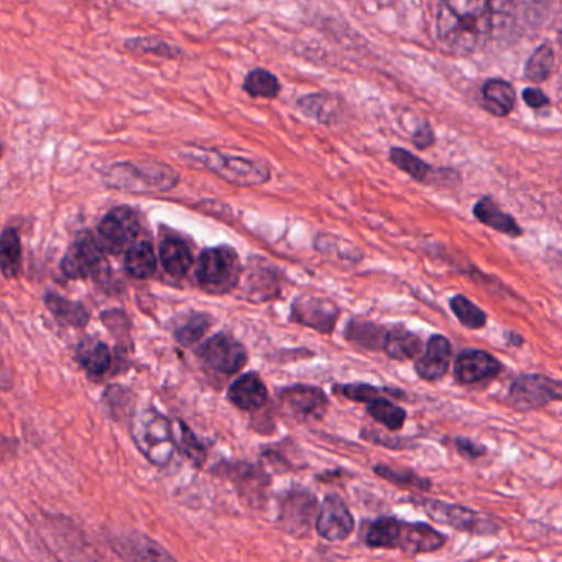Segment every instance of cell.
I'll use <instances>...</instances> for the list:
<instances>
[{
    "label": "cell",
    "instance_id": "obj_1",
    "mask_svg": "<svg viewBox=\"0 0 562 562\" xmlns=\"http://www.w3.org/2000/svg\"><path fill=\"white\" fill-rule=\"evenodd\" d=\"M495 28V4L482 0H447L437 11V35L457 55L480 50Z\"/></svg>",
    "mask_w": 562,
    "mask_h": 562
},
{
    "label": "cell",
    "instance_id": "obj_2",
    "mask_svg": "<svg viewBox=\"0 0 562 562\" xmlns=\"http://www.w3.org/2000/svg\"><path fill=\"white\" fill-rule=\"evenodd\" d=\"M176 153L188 165L208 170L233 185L257 186L271 179L269 169L264 163L244 157L228 156L220 150L185 147Z\"/></svg>",
    "mask_w": 562,
    "mask_h": 562
},
{
    "label": "cell",
    "instance_id": "obj_3",
    "mask_svg": "<svg viewBox=\"0 0 562 562\" xmlns=\"http://www.w3.org/2000/svg\"><path fill=\"white\" fill-rule=\"evenodd\" d=\"M179 173L172 167L150 160L113 163L103 172L106 186L129 194L167 192L179 183Z\"/></svg>",
    "mask_w": 562,
    "mask_h": 562
},
{
    "label": "cell",
    "instance_id": "obj_4",
    "mask_svg": "<svg viewBox=\"0 0 562 562\" xmlns=\"http://www.w3.org/2000/svg\"><path fill=\"white\" fill-rule=\"evenodd\" d=\"M133 439L140 452L157 467H167L175 457L173 423L156 410H142L133 423Z\"/></svg>",
    "mask_w": 562,
    "mask_h": 562
},
{
    "label": "cell",
    "instance_id": "obj_5",
    "mask_svg": "<svg viewBox=\"0 0 562 562\" xmlns=\"http://www.w3.org/2000/svg\"><path fill=\"white\" fill-rule=\"evenodd\" d=\"M241 261L230 246L208 248L198 257L195 277L207 293L223 294L240 283Z\"/></svg>",
    "mask_w": 562,
    "mask_h": 562
},
{
    "label": "cell",
    "instance_id": "obj_6",
    "mask_svg": "<svg viewBox=\"0 0 562 562\" xmlns=\"http://www.w3.org/2000/svg\"><path fill=\"white\" fill-rule=\"evenodd\" d=\"M420 505L434 521L443 523L459 531L470 532V535H496L502 529V525L492 516L466 506L450 505V503L431 498L420 500Z\"/></svg>",
    "mask_w": 562,
    "mask_h": 562
},
{
    "label": "cell",
    "instance_id": "obj_7",
    "mask_svg": "<svg viewBox=\"0 0 562 562\" xmlns=\"http://www.w3.org/2000/svg\"><path fill=\"white\" fill-rule=\"evenodd\" d=\"M140 233V221L129 207L111 210L98 227L100 246L113 254L126 253Z\"/></svg>",
    "mask_w": 562,
    "mask_h": 562
},
{
    "label": "cell",
    "instance_id": "obj_8",
    "mask_svg": "<svg viewBox=\"0 0 562 562\" xmlns=\"http://www.w3.org/2000/svg\"><path fill=\"white\" fill-rule=\"evenodd\" d=\"M561 400V383L542 375H523L509 387L506 403L516 411H532Z\"/></svg>",
    "mask_w": 562,
    "mask_h": 562
},
{
    "label": "cell",
    "instance_id": "obj_9",
    "mask_svg": "<svg viewBox=\"0 0 562 562\" xmlns=\"http://www.w3.org/2000/svg\"><path fill=\"white\" fill-rule=\"evenodd\" d=\"M202 362L221 375H234L248 362L246 348L233 336L218 333L198 348Z\"/></svg>",
    "mask_w": 562,
    "mask_h": 562
},
{
    "label": "cell",
    "instance_id": "obj_10",
    "mask_svg": "<svg viewBox=\"0 0 562 562\" xmlns=\"http://www.w3.org/2000/svg\"><path fill=\"white\" fill-rule=\"evenodd\" d=\"M103 266V248L90 233L80 234L61 260V271L70 279H87Z\"/></svg>",
    "mask_w": 562,
    "mask_h": 562
},
{
    "label": "cell",
    "instance_id": "obj_11",
    "mask_svg": "<svg viewBox=\"0 0 562 562\" xmlns=\"http://www.w3.org/2000/svg\"><path fill=\"white\" fill-rule=\"evenodd\" d=\"M339 313V307L332 300L303 294V296L294 300L293 309H290V320L317 330V332L332 333Z\"/></svg>",
    "mask_w": 562,
    "mask_h": 562
},
{
    "label": "cell",
    "instance_id": "obj_12",
    "mask_svg": "<svg viewBox=\"0 0 562 562\" xmlns=\"http://www.w3.org/2000/svg\"><path fill=\"white\" fill-rule=\"evenodd\" d=\"M280 404L287 414L299 421H319L329 410V400L319 388L299 387L286 388L280 391Z\"/></svg>",
    "mask_w": 562,
    "mask_h": 562
},
{
    "label": "cell",
    "instance_id": "obj_13",
    "mask_svg": "<svg viewBox=\"0 0 562 562\" xmlns=\"http://www.w3.org/2000/svg\"><path fill=\"white\" fill-rule=\"evenodd\" d=\"M317 532L326 541H345L355 528L352 513L339 495H329L323 500L322 508L316 519Z\"/></svg>",
    "mask_w": 562,
    "mask_h": 562
},
{
    "label": "cell",
    "instance_id": "obj_14",
    "mask_svg": "<svg viewBox=\"0 0 562 562\" xmlns=\"http://www.w3.org/2000/svg\"><path fill=\"white\" fill-rule=\"evenodd\" d=\"M317 513V500L306 490L287 493L280 508V523L289 535L303 536L309 532Z\"/></svg>",
    "mask_w": 562,
    "mask_h": 562
},
{
    "label": "cell",
    "instance_id": "obj_15",
    "mask_svg": "<svg viewBox=\"0 0 562 562\" xmlns=\"http://www.w3.org/2000/svg\"><path fill=\"white\" fill-rule=\"evenodd\" d=\"M113 546L124 562H176L162 546L140 532H119Z\"/></svg>",
    "mask_w": 562,
    "mask_h": 562
},
{
    "label": "cell",
    "instance_id": "obj_16",
    "mask_svg": "<svg viewBox=\"0 0 562 562\" xmlns=\"http://www.w3.org/2000/svg\"><path fill=\"white\" fill-rule=\"evenodd\" d=\"M502 365L495 356L482 349H466L456 359V380L460 385H475L496 377Z\"/></svg>",
    "mask_w": 562,
    "mask_h": 562
},
{
    "label": "cell",
    "instance_id": "obj_17",
    "mask_svg": "<svg viewBox=\"0 0 562 562\" xmlns=\"http://www.w3.org/2000/svg\"><path fill=\"white\" fill-rule=\"evenodd\" d=\"M452 358V345L443 335H433L427 342L426 352L416 362V372L426 381H439L446 377Z\"/></svg>",
    "mask_w": 562,
    "mask_h": 562
},
{
    "label": "cell",
    "instance_id": "obj_18",
    "mask_svg": "<svg viewBox=\"0 0 562 562\" xmlns=\"http://www.w3.org/2000/svg\"><path fill=\"white\" fill-rule=\"evenodd\" d=\"M446 536L426 523H401L400 548L410 554L437 551L446 544Z\"/></svg>",
    "mask_w": 562,
    "mask_h": 562
},
{
    "label": "cell",
    "instance_id": "obj_19",
    "mask_svg": "<svg viewBox=\"0 0 562 562\" xmlns=\"http://www.w3.org/2000/svg\"><path fill=\"white\" fill-rule=\"evenodd\" d=\"M228 400L241 411H256L267 401V388L256 372L238 378L228 391Z\"/></svg>",
    "mask_w": 562,
    "mask_h": 562
},
{
    "label": "cell",
    "instance_id": "obj_20",
    "mask_svg": "<svg viewBox=\"0 0 562 562\" xmlns=\"http://www.w3.org/2000/svg\"><path fill=\"white\" fill-rule=\"evenodd\" d=\"M159 256L163 269L172 277H183L194 266V254L182 238H163Z\"/></svg>",
    "mask_w": 562,
    "mask_h": 562
},
{
    "label": "cell",
    "instance_id": "obj_21",
    "mask_svg": "<svg viewBox=\"0 0 562 562\" xmlns=\"http://www.w3.org/2000/svg\"><path fill=\"white\" fill-rule=\"evenodd\" d=\"M516 103L515 88L508 81L492 78L482 88V104L493 116L505 117Z\"/></svg>",
    "mask_w": 562,
    "mask_h": 562
},
{
    "label": "cell",
    "instance_id": "obj_22",
    "mask_svg": "<svg viewBox=\"0 0 562 562\" xmlns=\"http://www.w3.org/2000/svg\"><path fill=\"white\" fill-rule=\"evenodd\" d=\"M473 215L480 223L486 225V227L506 234V237L518 238L523 234V230L516 223L515 218L500 210L498 205L492 198L483 197L482 200L477 202L475 207H473Z\"/></svg>",
    "mask_w": 562,
    "mask_h": 562
},
{
    "label": "cell",
    "instance_id": "obj_23",
    "mask_svg": "<svg viewBox=\"0 0 562 562\" xmlns=\"http://www.w3.org/2000/svg\"><path fill=\"white\" fill-rule=\"evenodd\" d=\"M22 269V243L19 231L8 228L0 234V273L8 279H14Z\"/></svg>",
    "mask_w": 562,
    "mask_h": 562
},
{
    "label": "cell",
    "instance_id": "obj_24",
    "mask_svg": "<svg viewBox=\"0 0 562 562\" xmlns=\"http://www.w3.org/2000/svg\"><path fill=\"white\" fill-rule=\"evenodd\" d=\"M126 271L136 279H147L157 271V256L152 244L147 241H136L126 251Z\"/></svg>",
    "mask_w": 562,
    "mask_h": 562
},
{
    "label": "cell",
    "instance_id": "obj_25",
    "mask_svg": "<svg viewBox=\"0 0 562 562\" xmlns=\"http://www.w3.org/2000/svg\"><path fill=\"white\" fill-rule=\"evenodd\" d=\"M421 339L406 329L388 330L383 340V349L390 358L404 362L414 358L421 352Z\"/></svg>",
    "mask_w": 562,
    "mask_h": 562
},
{
    "label": "cell",
    "instance_id": "obj_26",
    "mask_svg": "<svg viewBox=\"0 0 562 562\" xmlns=\"http://www.w3.org/2000/svg\"><path fill=\"white\" fill-rule=\"evenodd\" d=\"M45 306L60 322L67 323V325L80 329V326L87 325L88 320H90V312L83 303L71 302V300L65 299L58 294H47Z\"/></svg>",
    "mask_w": 562,
    "mask_h": 562
},
{
    "label": "cell",
    "instance_id": "obj_27",
    "mask_svg": "<svg viewBox=\"0 0 562 562\" xmlns=\"http://www.w3.org/2000/svg\"><path fill=\"white\" fill-rule=\"evenodd\" d=\"M81 366L93 377H103L111 366V352L100 340H87L78 348Z\"/></svg>",
    "mask_w": 562,
    "mask_h": 562
},
{
    "label": "cell",
    "instance_id": "obj_28",
    "mask_svg": "<svg viewBox=\"0 0 562 562\" xmlns=\"http://www.w3.org/2000/svg\"><path fill=\"white\" fill-rule=\"evenodd\" d=\"M297 106L306 116L313 117L319 123L330 124L339 117V100L330 94H307L300 98Z\"/></svg>",
    "mask_w": 562,
    "mask_h": 562
},
{
    "label": "cell",
    "instance_id": "obj_29",
    "mask_svg": "<svg viewBox=\"0 0 562 562\" xmlns=\"http://www.w3.org/2000/svg\"><path fill=\"white\" fill-rule=\"evenodd\" d=\"M400 521L393 518H381L368 526L365 541L369 548L393 549L400 544Z\"/></svg>",
    "mask_w": 562,
    "mask_h": 562
},
{
    "label": "cell",
    "instance_id": "obj_30",
    "mask_svg": "<svg viewBox=\"0 0 562 562\" xmlns=\"http://www.w3.org/2000/svg\"><path fill=\"white\" fill-rule=\"evenodd\" d=\"M390 160L398 169L403 170L417 182H429L431 175H433V167L429 163L424 162L410 150L401 149V147H393L390 150Z\"/></svg>",
    "mask_w": 562,
    "mask_h": 562
},
{
    "label": "cell",
    "instance_id": "obj_31",
    "mask_svg": "<svg viewBox=\"0 0 562 562\" xmlns=\"http://www.w3.org/2000/svg\"><path fill=\"white\" fill-rule=\"evenodd\" d=\"M368 413L372 420L383 424L390 431H400L406 423V411L394 404L393 401L387 400V398L369 403Z\"/></svg>",
    "mask_w": 562,
    "mask_h": 562
},
{
    "label": "cell",
    "instance_id": "obj_32",
    "mask_svg": "<svg viewBox=\"0 0 562 562\" xmlns=\"http://www.w3.org/2000/svg\"><path fill=\"white\" fill-rule=\"evenodd\" d=\"M554 67V51L551 45L542 44L541 47L532 51L529 60L526 61L525 77L531 83H542L548 80Z\"/></svg>",
    "mask_w": 562,
    "mask_h": 562
},
{
    "label": "cell",
    "instance_id": "obj_33",
    "mask_svg": "<svg viewBox=\"0 0 562 562\" xmlns=\"http://www.w3.org/2000/svg\"><path fill=\"white\" fill-rule=\"evenodd\" d=\"M243 88L250 96L271 100V98H276L279 94L280 83L276 74L263 70V68H256L248 74Z\"/></svg>",
    "mask_w": 562,
    "mask_h": 562
},
{
    "label": "cell",
    "instance_id": "obj_34",
    "mask_svg": "<svg viewBox=\"0 0 562 562\" xmlns=\"http://www.w3.org/2000/svg\"><path fill=\"white\" fill-rule=\"evenodd\" d=\"M450 309L467 329L479 330L485 326L486 313L466 296H454L450 299Z\"/></svg>",
    "mask_w": 562,
    "mask_h": 562
},
{
    "label": "cell",
    "instance_id": "obj_35",
    "mask_svg": "<svg viewBox=\"0 0 562 562\" xmlns=\"http://www.w3.org/2000/svg\"><path fill=\"white\" fill-rule=\"evenodd\" d=\"M387 332H381L380 326L372 325L368 322H352L346 330V336L353 342H358L359 345L366 348H383V340Z\"/></svg>",
    "mask_w": 562,
    "mask_h": 562
},
{
    "label": "cell",
    "instance_id": "obj_36",
    "mask_svg": "<svg viewBox=\"0 0 562 562\" xmlns=\"http://www.w3.org/2000/svg\"><path fill=\"white\" fill-rule=\"evenodd\" d=\"M176 426H179V429H173L176 449L182 450L185 457H188L195 466H202L205 462V457H207L204 447L195 439L194 434L191 433V429L185 424L176 423Z\"/></svg>",
    "mask_w": 562,
    "mask_h": 562
},
{
    "label": "cell",
    "instance_id": "obj_37",
    "mask_svg": "<svg viewBox=\"0 0 562 562\" xmlns=\"http://www.w3.org/2000/svg\"><path fill=\"white\" fill-rule=\"evenodd\" d=\"M336 393H342L343 397L348 398V400L356 401V403H372V401L381 400L385 398V394H398L397 391L387 390V388H377L371 387V385H343V387L335 388Z\"/></svg>",
    "mask_w": 562,
    "mask_h": 562
},
{
    "label": "cell",
    "instance_id": "obj_38",
    "mask_svg": "<svg viewBox=\"0 0 562 562\" xmlns=\"http://www.w3.org/2000/svg\"><path fill=\"white\" fill-rule=\"evenodd\" d=\"M210 325V317L205 316V313H195L194 317H191V319L186 320V322L176 330V340H179L183 346H192L207 333Z\"/></svg>",
    "mask_w": 562,
    "mask_h": 562
},
{
    "label": "cell",
    "instance_id": "obj_39",
    "mask_svg": "<svg viewBox=\"0 0 562 562\" xmlns=\"http://www.w3.org/2000/svg\"><path fill=\"white\" fill-rule=\"evenodd\" d=\"M234 472L238 473L237 482L241 483V492L250 496L263 495L267 477L260 469L251 466L234 467Z\"/></svg>",
    "mask_w": 562,
    "mask_h": 562
},
{
    "label": "cell",
    "instance_id": "obj_40",
    "mask_svg": "<svg viewBox=\"0 0 562 562\" xmlns=\"http://www.w3.org/2000/svg\"><path fill=\"white\" fill-rule=\"evenodd\" d=\"M375 472L377 475L383 477L388 482L397 483V485L401 486H411V489L431 490L433 483L427 479H423V477L416 475V473L410 472H400V470L390 469V467L377 466L375 467Z\"/></svg>",
    "mask_w": 562,
    "mask_h": 562
},
{
    "label": "cell",
    "instance_id": "obj_41",
    "mask_svg": "<svg viewBox=\"0 0 562 562\" xmlns=\"http://www.w3.org/2000/svg\"><path fill=\"white\" fill-rule=\"evenodd\" d=\"M127 48L133 51H157L156 55L163 57H175L173 48L165 42L152 41V38H136V41L127 42Z\"/></svg>",
    "mask_w": 562,
    "mask_h": 562
},
{
    "label": "cell",
    "instance_id": "obj_42",
    "mask_svg": "<svg viewBox=\"0 0 562 562\" xmlns=\"http://www.w3.org/2000/svg\"><path fill=\"white\" fill-rule=\"evenodd\" d=\"M523 100L531 110H541V107H546L549 104V98L538 88H526L523 91Z\"/></svg>",
    "mask_w": 562,
    "mask_h": 562
},
{
    "label": "cell",
    "instance_id": "obj_43",
    "mask_svg": "<svg viewBox=\"0 0 562 562\" xmlns=\"http://www.w3.org/2000/svg\"><path fill=\"white\" fill-rule=\"evenodd\" d=\"M434 142H436V137H434V130L429 124L424 123L423 126L417 127L413 136V144L417 149H427V147H433Z\"/></svg>",
    "mask_w": 562,
    "mask_h": 562
},
{
    "label": "cell",
    "instance_id": "obj_44",
    "mask_svg": "<svg viewBox=\"0 0 562 562\" xmlns=\"http://www.w3.org/2000/svg\"><path fill=\"white\" fill-rule=\"evenodd\" d=\"M456 447L463 457H469V459H479L485 454V449L479 444L472 443V440L457 439Z\"/></svg>",
    "mask_w": 562,
    "mask_h": 562
},
{
    "label": "cell",
    "instance_id": "obj_45",
    "mask_svg": "<svg viewBox=\"0 0 562 562\" xmlns=\"http://www.w3.org/2000/svg\"><path fill=\"white\" fill-rule=\"evenodd\" d=\"M0 156H2V147H0Z\"/></svg>",
    "mask_w": 562,
    "mask_h": 562
}]
</instances>
